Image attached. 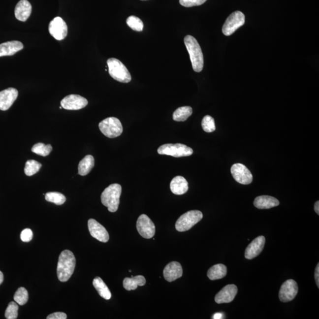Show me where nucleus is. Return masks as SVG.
<instances>
[{"mask_svg": "<svg viewBox=\"0 0 319 319\" xmlns=\"http://www.w3.org/2000/svg\"><path fill=\"white\" fill-rule=\"evenodd\" d=\"M14 299L16 302L20 306L25 305L29 300L28 291L25 288L20 287L15 292Z\"/></svg>", "mask_w": 319, "mask_h": 319, "instance_id": "obj_31", "label": "nucleus"}, {"mask_svg": "<svg viewBox=\"0 0 319 319\" xmlns=\"http://www.w3.org/2000/svg\"><path fill=\"white\" fill-rule=\"evenodd\" d=\"M315 277L316 285H317L318 287H319V263L317 266H316Z\"/></svg>", "mask_w": 319, "mask_h": 319, "instance_id": "obj_38", "label": "nucleus"}, {"mask_svg": "<svg viewBox=\"0 0 319 319\" xmlns=\"http://www.w3.org/2000/svg\"><path fill=\"white\" fill-rule=\"evenodd\" d=\"M245 15L239 11L233 12L227 18L223 28V33L229 36L245 23Z\"/></svg>", "mask_w": 319, "mask_h": 319, "instance_id": "obj_8", "label": "nucleus"}, {"mask_svg": "<svg viewBox=\"0 0 319 319\" xmlns=\"http://www.w3.org/2000/svg\"><path fill=\"white\" fill-rule=\"evenodd\" d=\"M265 243L264 236H259L251 242L245 250V257L248 259H252L262 252Z\"/></svg>", "mask_w": 319, "mask_h": 319, "instance_id": "obj_17", "label": "nucleus"}, {"mask_svg": "<svg viewBox=\"0 0 319 319\" xmlns=\"http://www.w3.org/2000/svg\"><path fill=\"white\" fill-rule=\"evenodd\" d=\"M164 277L168 282H172L181 277L183 269L179 262L173 261L168 264L163 270Z\"/></svg>", "mask_w": 319, "mask_h": 319, "instance_id": "obj_18", "label": "nucleus"}, {"mask_svg": "<svg viewBox=\"0 0 319 319\" xmlns=\"http://www.w3.org/2000/svg\"><path fill=\"white\" fill-rule=\"evenodd\" d=\"M32 230L31 229L27 228L24 229L21 233L20 238L23 242H28L32 240Z\"/></svg>", "mask_w": 319, "mask_h": 319, "instance_id": "obj_36", "label": "nucleus"}, {"mask_svg": "<svg viewBox=\"0 0 319 319\" xmlns=\"http://www.w3.org/2000/svg\"><path fill=\"white\" fill-rule=\"evenodd\" d=\"M23 44L19 41H10L0 44V57L14 55L23 49Z\"/></svg>", "mask_w": 319, "mask_h": 319, "instance_id": "obj_20", "label": "nucleus"}, {"mask_svg": "<svg viewBox=\"0 0 319 319\" xmlns=\"http://www.w3.org/2000/svg\"><path fill=\"white\" fill-rule=\"evenodd\" d=\"M18 95V91L13 88L0 92V110H8L17 98Z\"/></svg>", "mask_w": 319, "mask_h": 319, "instance_id": "obj_15", "label": "nucleus"}, {"mask_svg": "<svg viewBox=\"0 0 319 319\" xmlns=\"http://www.w3.org/2000/svg\"><path fill=\"white\" fill-rule=\"evenodd\" d=\"M212 319H223V315L221 313H217L213 316Z\"/></svg>", "mask_w": 319, "mask_h": 319, "instance_id": "obj_39", "label": "nucleus"}, {"mask_svg": "<svg viewBox=\"0 0 319 319\" xmlns=\"http://www.w3.org/2000/svg\"><path fill=\"white\" fill-rule=\"evenodd\" d=\"M202 128L206 132H214L216 129L215 120L210 115H206L202 121Z\"/></svg>", "mask_w": 319, "mask_h": 319, "instance_id": "obj_34", "label": "nucleus"}, {"mask_svg": "<svg viewBox=\"0 0 319 319\" xmlns=\"http://www.w3.org/2000/svg\"><path fill=\"white\" fill-rule=\"evenodd\" d=\"M238 292V288L234 285H227L218 292L215 297L218 304L229 303L234 299Z\"/></svg>", "mask_w": 319, "mask_h": 319, "instance_id": "obj_16", "label": "nucleus"}, {"mask_svg": "<svg viewBox=\"0 0 319 319\" xmlns=\"http://www.w3.org/2000/svg\"><path fill=\"white\" fill-rule=\"evenodd\" d=\"M230 172L236 181L242 185H249L253 182L252 174L244 164L241 163L233 164L230 168Z\"/></svg>", "mask_w": 319, "mask_h": 319, "instance_id": "obj_10", "label": "nucleus"}, {"mask_svg": "<svg viewBox=\"0 0 319 319\" xmlns=\"http://www.w3.org/2000/svg\"><path fill=\"white\" fill-rule=\"evenodd\" d=\"M315 211L318 215H319V202L317 201L315 204Z\"/></svg>", "mask_w": 319, "mask_h": 319, "instance_id": "obj_40", "label": "nucleus"}, {"mask_svg": "<svg viewBox=\"0 0 319 319\" xmlns=\"http://www.w3.org/2000/svg\"><path fill=\"white\" fill-rule=\"evenodd\" d=\"M137 229L140 235L146 239H150L155 235L156 227L153 221L146 215L143 214L138 218Z\"/></svg>", "mask_w": 319, "mask_h": 319, "instance_id": "obj_9", "label": "nucleus"}, {"mask_svg": "<svg viewBox=\"0 0 319 319\" xmlns=\"http://www.w3.org/2000/svg\"><path fill=\"white\" fill-rule=\"evenodd\" d=\"M52 147L50 144H44L43 143H37L32 147V151L36 155L41 156H47L51 153Z\"/></svg>", "mask_w": 319, "mask_h": 319, "instance_id": "obj_30", "label": "nucleus"}, {"mask_svg": "<svg viewBox=\"0 0 319 319\" xmlns=\"http://www.w3.org/2000/svg\"><path fill=\"white\" fill-rule=\"evenodd\" d=\"M93 286L96 291L98 292L100 297L105 300H109L111 298V292L109 290L107 286L103 282V281L100 277L95 278L93 281Z\"/></svg>", "mask_w": 319, "mask_h": 319, "instance_id": "obj_26", "label": "nucleus"}, {"mask_svg": "<svg viewBox=\"0 0 319 319\" xmlns=\"http://www.w3.org/2000/svg\"><path fill=\"white\" fill-rule=\"evenodd\" d=\"M207 0H180V4L185 7H194L200 5L205 3Z\"/></svg>", "mask_w": 319, "mask_h": 319, "instance_id": "obj_35", "label": "nucleus"}, {"mask_svg": "<svg viewBox=\"0 0 319 319\" xmlns=\"http://www.w3.org/2000/svg\"><path fill=\"white\" fill-rule=\"evenodd\" d=\"M146 280L143 276H132L131 278H126L123 281V286L127 291L134 290L138 286H143L146 285Z\"/></svg>", "mask_w": 319, "mask_h": 319, "instance_id": "obj_23", "label": "nucleus"}, {"mask_svg": "<svg viewBox=\"0 0 319 319\" xmlns=\"http://www.w3.org/2000/svg\"><path fill=\"white\" fill-rule=\"evenodd\" d=\"M202 213L199 211L187 212L177 220L175 224L176 229L179 232L187 231L202 220Z\"/></svg>", "mask_w": 319, "mask_h": 319, "instance_id": "obj_5", "label": "nucleus"}, {"mask_svg": "<svg viewBox=\"0 0 319 319\" xmlns=\"http://www.w3.org/2000/svg\"><path fill=\"white\" fill-rule=\"evenodd\" d=\"M67 315L66 313L63 312H56L49 315L47 319H66Z\"/></svg>", "mask_w": 319, "mask_h": 319, "instance_id": "obj_37", "label": "nucleus"}, {"mask_svg": "<svg viewBox=\"0 0 319 319\" xmlns=\"http://www.w3.org/2000/svg\"><path fill=\"white\" fill-rule=\"evenodd\" d=\"M95 165L94 157L87 155L79 162L78 165V173L81 176H86L90 173Z\"/></svg>", "mask_w": 319, "mask_h": 319, "instance_id": "obj_24", "label": "nucleus"}, {"mask_svg": "<svg viewBox=\"0 0 319 319\" xmlns=\"http://www.w3.org/2000/svg\"><path fill=\"white\" fill-rule=\"evenodd\" d=\"M254 205L260 209H270L279 206V201L276 198L270 196H260L254 200Z\"/></svg>", "mask_w": 319, "mask_h": 319, "instance_id": "obj_22", "label": "nucleus"}, {"mask_svg": "<svg viewBox=\"0 0 319 319\" xmlns=\"http://www.w3.org/2000/svg\"><path fill=\"white\" fill-rule=\"evenodd\" d=\"M227 268L225 265L222 264H216L209 268L208 271V277L211 280H216L223 279L226 276Z\"/></svg>", "mask_w": 319, "mask_h": 319, "instance_id": "obj_25", "label": "nucleus"}, {"mask_svg": "<svg viewBox=\"0 0 319 319\" xmlns=\"http://www.w3.org/2000/svg\"><path fill=\"white\" fill-rule=\"evenodd\" d=\"M76 259L69 250H64L59 257L57 268L58 279L61 282H66L70 279L75 270Z\"/></svg>", "mask_w": 319, "mask_h": 319, "instance_id": "obj_1", "label": "nucleus"}, {"mask_svg": "<svg viewBox=\"0 0 319 319\" xmlns=\"http://www.w3.org/2000/svg\"><path fill=\"white\" fill-rule=\"evenodd\" d=\"M185 46L190 55L192 67L195 72H200L203 68V55L202 49L196 38L191 35H186L184 39Z\"/></svg>", "mask_w": 319, "mask_h": 319, "instance_id": "obj_2", "label": "nucleus"}, {"mask_svg": "<svg viewBox=\"0 0 319 319\" xmlns=\"http://www.w3.org/2000/svg\"><path fill=\"white\" fill-rule=\"evenodd\" d=\"M193 112L192 108L191 106H182L177 108L175 111L174 112L173 114V119L174 121H185L188 120V118L191 116Z\"/></svg>", "mask_w": 319, "mask_h": 319, "instance_id": "obj_27", "label": "nucleus"}, {"mask_svg": "<svg viewBox=\"0 0 319 319\" xmlns=\"http://www.w3.org/2000/svg\"><path fill=\"white\" fill-rule=\"evenodd\" d=\"M3 280H4V276H3L2 272L0 271V285H1Z\"/></svg>", "mask_w": 319, "mask_h": 319, "instance_id": "obj_41", "label": "nucleus"}, {"mask_svg": "<svg viewBox=\"0 0 319 319\" xmlns=\"http://www.w3.org/2000/svg\"><path fill=\"white\" fill-rule=\"evenodd\" d=\"M18 310L19 306L15 301H11L8 304L7 309L5 310V317L7 319H16L18 316Z\"/></svg>", "mask_w": 319, "mask_h": 319, "instance_id": "obj_33", "label": "nucleus"}, {"mask_svg": "<svg viewBox=\"0 0 319 319\" xmlns=\"http://www.w3.org/2000/svg\"><path fill=\"white\" fill-rule=\"evenodd\" d=\"M41 167V164L39 162L29 160L26 162L25 173L27 176H32L37 173Z\"/></svg>", "mask_w": 319, "mask_h": 319, "instance_id": "obj_29", "label": "nucleus"}, {"mask_svg": "<svg viewBox=\"0 0 319 319\" xmlns=\"http://www.w3.org/2000/svg\"><path fill=\"white\" fill-rule=\"evenodd\" d=\"M50 34L55 39L64 40L67 34V26L66 23L60 17L55 18L51 21L49 26Z\"/></svg>", "mask_w": 319, "mask_h": 319, "instance_id": "obj_12", "label": "nucleus"}, {"mask_svg": "<svg viewBox=\"0 0 319 319\" xmlns=\"http://www.w3.org/2000/svg\"><path fill=\"white\" fill-rule=\"evenodd\" d=\"M127 24L133 31L141 32L143 31L144 25L140 19L134 16H129L127 20Z\"/></svg>", "mask_w": 319, "mask_h": 319, "instance_id": "obj_32", "label": "nucleus"}, {"mask_svg": "<svg viewBox=\"0 0 319 319\" xmlns=\"http://www.w3.org/2000/svg\"><path fill=\"white\" fill-rule=\"evenodd\" d=\"M45 199L57 205H63L66 200V197L63 194L56 191L47 193L45 194Z\"/></svg>", "mask_w": 319, "mask_h": 319, "instance_id": "obj_28", "label": "nucleus"}, {"mask_svg": "<svg viewBox=\"0 0 319 319\" xmlns=\"http://www.w3.org/2000/svg\"><path fill=\"white\" fill-rule=\"evenodd\" d=\"M88 224L90 234L93 238L102 242H107L109 241L108 232L102 224L94 219H90L88 221Z\"/></svg>", "mask_w": 319, "mask_h": 319, "instance_id": "obj_14", "label": "nucleus"}, {"mask_svg": "<svg viewBox=\"0 0 319 319\" xmlns=\"http://www.w3.org/2000/svg\"><path fill=\"white\" fill-rule=\"evenodd\" d=\"M122 188L119 184H112L106 188L101 194V202L108 211L115 212L118 209Z\"/></svg>", "mask_w": 319, "mask_h": 319, "instance_id": "obj_3", "label": "nucleus"}, {"mask_svg": "<svg viewBox=\"0 0 319 319\" xmlns=\"http://www.w3.org/2000/svg\"><path fill=\"white\" fill-rule=\"evenodd\" d=\"M107 65L109 75L112 78L122 83H128L131 81V76L128 70L118 59H109Z\"/></svg>", "mask_w": 319, "mask_h": 319, "instance_id": "obj_4", "label": "nucleus"}, {"mask_svg": "<svg viewBox=\"0 0 319 319\" xmlns=\"http://www.w3.org/2000/svg\"><path fill=\"white\" fill-rule=\"evenodd\" d=\"M170 189L173 193L177 195L186 193L189 189L187 180L182 176L174 177L170 183Z\"/></svg>", "mask_w": 319, "mask_h": 319, "instance_id": "obj_21", "label": "nucleus"}, {"mask_svg": "<svg viewBox=\"0 0 319 319\" xmlns=\"http://www.w3.org/2000/svg\"><path fill=\"white\" fill-rule=\"evenodd\" d=\"M100 131L108 138L118 137L123 131L122 124L119 119L115 117H109L99 124Z\"/></svg>", "mask_w": 319, "mask_h": 319, "instance_id": "obj_6", "label": "nucleus"}, {"mask_svg": "<svg viewBox=\"0 0 319 319\" xmlns=\"http://www.w3.org/2000/svg\"><path fill=\"white\" fill-rule=\"evenodd\" d=\"M88 102L84 97L79 95H69L61 100L62 108L67 110H79L85 107Z\"/></svg>", "mask_w": 319, "mask_h": 319, "instance_id": "obj_13", "label": "nucleus"}, {"mask_svg": "<svg viewBox=\"0 0 319 319\" xmlns=\"http://www.w3.org/2000/svg\"><path fill=\"white\" fill-rule=\"evenodd\" d=\"M158 152L159 155L171 156L174 158H182V157L191 156L193 151L191 147L185 144L177 143L162 145L159 148Z\"/></svg>", "mask_w": 319, "mask_h": 319, "instance_id": "obj_7", "label": "nucleus"}, {"mask_svg": "<svg viewBox=\"0 0 319 319\" xmlns=\"http://www.w3.org/2000/svg\"><path fill=\"white\" fill-rule=\"evenodd\" d=\"M32 10V5L28 0H20L15 8V16L17 20L25 22L31 16Z\"/></svg>", "mask_w": 319, "mask_h": 319, "instance_id": "obj_19", "label": "nucleus"}, {"mask_svg": "<svg viewBox=\"0 0 319 319\" xmlns=\"http://www.w3.org/2000/svg\"><path fill=\"white\" fill-rule=\"evenodd\" d=\"M298 291V285L293 280L286 281L281 287L279 291V298L282 302H288L294 299Z\"/></svg>", "mask_w": 319, "mask_h": 319, "instance_id": "obj_11", "label": "nucleus"}]
</instances>
